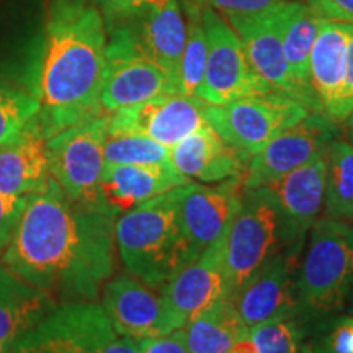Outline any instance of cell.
Listing matches in <instances>:
<instances>
[{
    "label": "cell",
    "instance_id": "1",
    "mask_svg": "<svg viewBox=\"0 0 353 353\" xmlns=\"http://www.w3.org/2000/svg\"><path fill=\"white\" fill-rule=\"evenodd\" d=\"M117 218L70 198L51 176L30 195L2 263L57 303L94 301L114 272Z\"/></svg>",
    "mask_w": 353,
    "mask_h": 353
},
{
    "label": "cell",
    "instance_id": "2",
    "mask_svg": "<svg viewBox=\"0 0 353 353\" xmlns=\"http://www.w3.org/2000/svg\"><path fill=\"white\" fill-rule=\"evenodd\" d=\"M108 37L100 8L90 0H52L39 61L37 120L44 134L103 113L100 92Z\"/></svg>",
    "mask_w": 353,
    "mask_h": 353
},
{
    "label": "cell",
    "instance_id": "3",
    "mask_svg": "<svg viewBox=\"0 0 353 353\" xmlns=\"http://www.w3.org/2000/svg\"><path fill=\"white\" fill-rule=\"evenodd\" d=\"M182 188L141 203L114 223V242L128 273L156 290L193 262L180 221Z\"/></svg>",
    "mask_w": 353,
    "mask_h": 353
},
{
    "label": "cell",
    "instance_id": "4",
    "mask_svg": "<svg viewBox=\"0 0 353 353\" xmlns=\"http://www.w3.org/2000/svg\"><path fill=\"white\" fill-rule=\"evenodd\" d=\"M296 268V288L307 324L337 316L353 285V223L317 219L307 234Z\"/></svg>",
    "mask_w": 353,
    "mask_h": 353
},
{
    "label": "cell",
    "instance_id": "5",
    "mask_svg": "<svg viewBox=\"0 0 353 353\" xmlns=\"http://www.w3.org/2000/svg\"><path fill=\"white\" fill-rule=\"evenodd\" d=\"M280 254L296 257L291 252L283 216L273 193L268 187L245 190L226 239L228 296Z\"/></svg>",
    "mask_w": 353,
    "mask_h": 353
},
{
    "label": "cell",
    "instance_id": "6",
    "mask_svg": "<svg viewBox=\"0 0 353 353\" xmlns=\"http://www.w3.org/2000/svg\"><path fill=\"white\" fill-rule=\"evenodd\" d=\"M309 112L312 110L293 97L268 92L226 105L206 103L205 118L231 148L250 159L280 132L301 121Z\"/></svg>",
    "mask_w": 353,
    "mask_h": 353
},
{
    "label": "cell",
    "instance_id": "7",
    "mask_svg": "<svg viewBox=\"0 0 353 353\" xmlns=\"http://www.w3.org/2000/svg\"><path fill=\"white\" fill-rule=\"evenodd\" d=\"M108 120V113L95 114L48 138L52 179L70 198L97 208H110L100 188Z\"/></svg>",
    "mask_w": 353,
    "mask_h": 353
},
{
    "label": "cell",
    "instance_id": "8",
    "mask_svg": "<svg viewBox=\"0 0 353 353\" xmlns=\"http://www.w3.org/2000/svg\"><path fill=\"white\" fill-rule=\"evenodd\" d=\"M208 56L206 69L196 97L208 105H226L229 101L275 92L250 68L244 48L229 21L205 3L201 12Z\"/></svg>",
    "mask_w": 353,
    "mask_h": 353
},
{
    "label": "cell",
    "instance_id": "9",
    "mask_svg": "<svg viewBox=\"0 0 353 353\" xmlns=\"http://www.w3.org/2000/svg\"><path fill=\"white\" fill-rule=\"evenodd\" d=\"M164 94H179L174 79L141 50L134 32L114 30L107 44V65L100 92L103 113Z\"/></svg>",
    "mask_w": 353,
    "mask_h": 353
},
{
    "label": "cell",
    "instance_id": "10",
    "mask_svg": "<svg viewBox=\"0 0 353 353\" xmlns=\"http://www.w3.org/2000/svg\"><path fill=\"white\" fill-rule=\"evenodd\" d=\"M339 123L322 112H309L301 121L272 139L262 151L247 162L242 188L267 187L281 176L327 152L330 143L339 138Z\"/></svg>",
    "mask_w": 353,
    "mask_h": 353
},
{
    "label": "cell",
    "instance_id": "11",
    "mask_svg": "<svg viewBox=\"0 0 353 353\" xmlns=\"http://www.w3.org/2000/svg\"><path fill=\"white\" fill-rule=\"evenodd\" d=\"M113 330L100 304L63 303L26 330L8 353H100Z\"/></svg>",
    "mask_w": 353,
    "mask_h": 353
},
{
    "label": "cell",
    "instance_id": "12",
    "mask_svg": "<svg viewBox=\"0 0 353 353\" xmlns=\"http://www.w3.org/2000/svg\"><path fill=\"white\" fill-rule=\"evenodd\" d=\"M283 3L257 15L226 17V20L239 37L250 68L267 85L299 100L312 112H321L290 72L283 48Z\"/></svg>",
    "mask_w": 353,
    "mask_h": 353
},
{
    "label": "cell",
    "instance_id": "13",
    "mask_svg": "<svg viewBox=\"0 0 353 353\" xmlns=\"http://www.w3.org/2000/svg\"><path fill=\"white\" fill-rule=\"evenodd\" d=\"M101 307L113 329L132 339L156 337L183 327L162 293L131 273H121L105 283Z\"/></svg>",
    "mask_w": 353,
    "mask_h": 353
},
{
    "label": "cell",
    "instance_id": "14",
    "mask_svg": "<svg viewBox=\"0 0 353 353\" xmlns=\"http://www.w3.org/2000/svg\"><path fill=\"white\" fill-rule=\"evenodd\" d=\"M298 260L290 254L276 255L229 296L247 329L275 319H303L296 288Z\"/></svg>",
    "mask_w": 353,
    "mask_h": 353
},
{
    "label": "cell",
    "instance_id": "15",
    "mask_svg": "<svg viewBox=\"0 0 353 353\" xmlns=\"http://www.w3.org/2000/svg\"><path fill=\"white\" fill-rule=\"evenodd\" d=\"M205 107V101L193 95H157L108 113V131L136 132L172 148L208 123Z\"/></svg>",
    "mask_w": 353,
    "mask_h": 353
},
{
    "label": "cell",
    "instance_id": "16",
    "mask_svg": "<svg viewBox=\"0 0 353 353\" xmlns=\"http://www.w3.org/2000/svg\"><path fill=\"white\" fill-rule=\"evenodd\" d=\"M242 195V176L223 180L214 187L192 182L183 185L180 221L193 260L229 231Z\"/></svg>",
    "mask_w": 353,
    "mask_h": 353
},
{
    "label": "cell",
    "instance_id": "17",
    "mask_svg": "<svg viewBox=\"0 0 353 353\" xmlns=\"http://www.w3.org/2000/svg\"><path fill=\"white\" fill-rule=\"evenodd\" d=\"M228 232L203 250L161 290L167 306L183 327L221 298L228 296L224 268Z\"/></svg>",
    "mask_w": 353,
    "mask_h": 353
},
{
    "label": "cell",
    "instance_id": "18",
    "mask_svg": "<svg viewBox=\"0 0 353 353\" xmlns=\"http://www.w3.org/2000/svg\"><path fill=\"white\" fill-rule=\"evenodd\" d=\"M325 154L267 185L283 216L291 252L296 257L303 254L307 234L324 208L327 174Z\"/></svg>",
    "mask_w": 353,
    "mask_h": 353
},
{
    "label": "cell",
    "instance_id": "19",
    "mask_svg": "<svg viewBox=\"0 0 353 353\" xmlns=\"http://www.w3.org/2000/svg\"><path fill=\"white\" fill-rule=\"evenodd\" d=\"M352 21L322 19L309 61V82L322 113L342 123V95Z\"/></svg>",
    "mask_w": 353,
    "mask_h": 353
},
{
    "label": "cell",
    "instance_id": "20",
    "mask_svg": "<svg viewBox=\"0 0 353 353\" xmlns=\"http://www.w3.org/2000/svg\"><path fill=\"white\" fill-rule=\"evenodd\" d=\"M170 162L188 180L218 183L244 175L247 162L208 123L170 149Z\"/></svg>",
    "mask_w": 353,
    "mask_h": 353
},
{
    "label": "cell",
    "instance_id": "21",
    "mask_svg": "<svg viewBox=\"0 0 353 353\" xmlns=\"http://www.w3.org/2000/svg\"><path fill=\"white\" fill-rule=\"evenodd\" d=\"M192 180L183 176L174 165L154 164H105L100 188L107 205L118 216L141 203L188 185Z\"/></svg>",
    "mask_w": 353,
    "mask_h": 353
},
{
    "label": "cell",
    "instance_id": "22",
    "mask_svg": "<svg viewBox=\"0 0 353 353\" xmlns=\"http://www.w3.org/2000/svg\"><path fill=\"white\" fill-rule=\"evenodd\" d=\"M51 180L48 136L37 117L12 143L0 145V192L33 195Z\"/></svg>",
    "mask_w": 353,
    "mask_h": 353
},
{
    "label": "cell",
    "instance_id": "23",
    "mask_svg": "<svg viewBox=\"0 0 353 353\" xmlns=\"http://www.w3.org/2000/svg\"><path fill=\"white\" fill-rule=\"evenodd\" d=\"M59 306L50 293L30 285L0 265V353Z\"/></svg>",
    "mask_w": 353,
    "mask_h": 353
},
{
    "label": "cell",
    "instance_id": "24",
    "mask_svg": "<svg viewBox=\"0 0 353 353\" xmlns=\"http://www.w3.org/2000/svg\"><path fill=\"white\" fill-rule=\"evenodd\" d=\"M134 37L141 50L174 79L179 90L180 61L187 38L182 2L169 0L141 13L139 30Z\"/></svg>",
    "mask_w": 353,
    "mask_h": 353
},
{
    "label": "cell",
    "instance_id": "25",
    "mask_svg": "<svg viewBox=\"0 0 353 353\" xmlns=\"http://www.w3.org/2000/svg\"><path fill=\"white\" fill-rule=\"evenodd\" d=\"M322 19L324 17L311 6L290 0L283 3V48L290 72L294 82L316 101L317 107L319 103L309 82V61Z\"/></svg>",
    "mask_w": 353,
    "mask_h": 353
},
{
    "label": "cell",
    "instance_id": "26",
    "mask_svg": "<svg viewBox=\"0 0 353 353\" xmlns=\"http://www.w3.org/2000/svg\"><path fill=\"white\" fill-rule=\"evenodd\" d=\"M247 334L249 329L229 296L221 298L185 325L190 353H229Z\"/></svg>",
    "mask_w": 353,
    "mask_h": 353
},
{
    "label": "cell",
    "instance_id": "27",
    "mask_svg": "<svg viewBox=\"0 0 353 353\" xmlns=\"http://www.w3.org/2000/svg\"><path fill=\"white\" fill-rule=\"evenodd\" d=\"M325 159V218L353 223V144L345 138H335Z\"/></svg>",
    "mask_w": 353,
    "mask_h": 353
},
{
    "label": "cell",
    "instance_id": "28",
    "mask_svg": "<svg viewBox=\"0 0 353 353\" xmlns=\"http://www.w3.org/2000/svg\"><path fill=\"white\" fill-rule=\"evenodd\" d=\"M187 23V38L179 72V94L196 97L198 88L203 82L208 56V41H206L205 26H203L201 12L203 0H180Z\"/></svg>",
    "mask_w": 353,
    "mask_h": 353
},
{
    "label": "cell",
    "instance_id": "29",
    "mask_svg": "<svg viewBox=\"0 0 353 353\" xmlns=\"http://www.w3.org/2000/svg\"><path fill=\"white\" fill-rule=\"evenodd\" d=\"M105 164H170V148L148 136L108 131L103 148Z\"/></svg>",
    "mask_w": 353,
    "mask_h": 353
},
{
    "label": "cell",
    "instance_id": "30",
    "mask_svg": "<svg viewBox=\"0 0 353 353\" xmlns=\"http://www.w3.org/2000/svg\"><path fill=\"white\" fill-rule=\"evenodd\" d=\"M309 324L301 317L262 322L249 329L257 353H299Z\"/></svg>",
    "mask_w": 353,
    "mask_h": 353
},
{
    "label": "cell",
    "instance_id": "31",
    "mask_svg": "<svg viewBox=\"0 0 353 353\" xmlns=\"http://www.w3.org/2000/svg\"><path fill=\"white\" fill-rule=\"evenodd\" d=\"M39 103L34 94L0 88V145L12 143L26 130L38 114Z\"/></svg>",
    "mask_w": 353,
    "mask_h": 353
},
{
    "label": "cell",
    "instance_id": "32",
    "mask_svg": "<svg viewBox=\"0 0 353 353\" xmlns=\"http://www.w3.org/2000/svg\"><path fill=\"white\" fill-rule=\"evenodd\" d=\"M314 353H353V316H334L314 325Z\"/></svg>",
    "mask_w": 353,
    "mask_h": 353
},
{
    "label": "cell",
    "instance_id": "33",
    "mask_svg": "<svg viewBox=\"0 0 353 353\" xmlns=\"http://www.w3.org/2000/svg\"><path fill=\"white\" fill-rule=\"evenodd\" d=\"M28 198L30 195H10L0 192V252L6 250L19 228Z\"/></svg>",
    "mask_w": 353,
    "mask_h": 353
},
{
    "label": "cell",
    "instance_id": "34",
    "mask_svg": "<svg viewBox=\"0 0 353 353\" xmlns=\"http://www.w3.org/2000/svg\"><path fill=\"white\" fill-rule=\"evenodd\" d=\"M206 6L224 17H250L268 12L286 0H203Z\"/></svg>",
    "mask_w": 353,
    "mask_h": 353
},
{
    "label": "cell",
    "instance_id": "35",
    "mask_svg": "<svg viewBox=\"0 0 353 353\" xmlns=\"http://www.w3.org/2000/svg\"><path fill=\"white\" fill-rule=\"evenodd\" d=\"M141 353H190L185 329H175L156 337L136 339Z\"/></svg>",
    "mask_w": 353,
    "mask_h": 353
},
{
    "label": "cell",
    "instance_id": "36",
    "mask_svg": "<svg viewBox=\"0 0 353 353\" xmlns=\"http://www.w3.org/2000/svg\"><path fill=\"white\" fill-rule=\"evenodd\" d=\"M169 0H94V3L101 12L113 19H125V17L141 15L149 8L162 6Z\"/></svg>",
    "mask_w": 353,
    "mask_h": 353
},
{
    "label": "cell",
    "instance_id": "37",
    "mask_svg": "<svg viewBox=\"0 0 353 353\" xmlns=\"http://www.w3.org/2000/svg\"><path fill=\"white\" fill-rule=\"evenodd\" d=\"M311 7L324 19L353 23V0H311Z\"/></svg>",
    "mask_w": 353,
    "mask_h": 353
},
{
    "label": "cell",
    "instance_id": "38",
    "mask_svg": "<svg viewBox=\"0 0 353 353\" xmlns=\"http://www.w3.org/2000/svg\"><path fill=\"white\" fill-rule=\"evenodd\" d=\"M353 113V23H350V38L347 48V68L345 81H343L342 95V121H345Z\"/></svg>",
    "mask_w": 353,
    "mask_h": 353
},
{
    "label": "cell",
    "instance_id": "39",
    "mask_svg": "<svg viewBox=\"0 0 353 353\" xmlns=\"http://www.w3.org/2000/svg\"><path fill=\"white\" fill-rule=\"evenodd\" d=\"M100 353H141L138 347V341L128 335H120L113 330L108 335L107 341L103 342Z\"/></svg>",
    "mask_w": 353,
    "mask_h": 353
},
{
    "label": "cell",
    "instance_id": "40",
    "mask_svg": "<svg viewBox=\"0 0 353 353\" xmlns=\"http://www.w3.org/2000/svg\"><path fill=\"white\" fill-rule=\"evenodd\" d=\"M229 353H257V350H255V345H254L252 339H250V335L247 334L242 339H239L236 343H234L231 350H229Z\"/></svg>",
    "mask_w": 353,
    "mask_h": 353
},
{
    "label": "cell",
    "instance_id": "41",
    "mask_svg": "<svg viewBox=\"0 0 353 353\" xmlns=\"http://www.w3.org/2000/svg\"><path fill=\"white\" fill-rule=\"evenodd\" d=\"M342 123H343V132H345V139L348 143L353 144V113Z\"/></svg>",
    "mask_w": 353,
    "mask_h": 353
},
{
    "label": "cell",
    "instance_id": "42",
    "mask_svg": "<svg viewBox=\"0 0 353 353\" xmlns=\"http://www.w3.org/2000/svg\"><path fill=\"white\" fill-rule=\"evenodd\" d=\"M299 353H314V350H312L311 343H303L301 350H299Z\"/></svg>",
    "mask_w": 353,
    "mask_h": 353
},
{
    "label": "cell",
    "instance_id": "43",
    "mask_svg": "<svg viewBox=\"0 0 353 353\" xmlns=\"http://www.w3.org/2000/svg\"><path fill=\"white\" fill-rule=\"evenodd\" d=\"M348 301L353 304V285H352V290H350V296H348Z\"/></svg>",
    "mask_w": 353,
    "mask_h": 353
},
{
    "label": "cell",
    "instance_id": "44",
    "mask_svg": "<svg viewBox=\"0 0 353 353\" xmlns=\"http://www.w3.org/2000/svg\"><path fill=\"white\" fill-rule=\"evenodd\" d=\"M348 314H352V316H353V304H352L350 307H348Z\"/></svg>",
    "mask_w": 353,
    "mask_h": 353
}]
</instances>
